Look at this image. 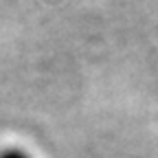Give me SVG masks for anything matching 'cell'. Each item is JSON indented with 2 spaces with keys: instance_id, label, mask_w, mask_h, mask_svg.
Here are the masks:
<instances>
[{
  "instance_id": "6da1fadb",
  "label": "cell",
  "mask_w": 158,
  "mask_h": 158,
  "mask_svg": "<svg viewBox=\"0 0 158 158\" xmlns=\"http://www.w3.org/2000/svg\"><path fill=\"white\" fill-rule=\"evenodd\" d=\"M0 158H31V156H29V154H24V152H20V149H11V152L0 154Z\"/></svg>"
}]
</instances>
